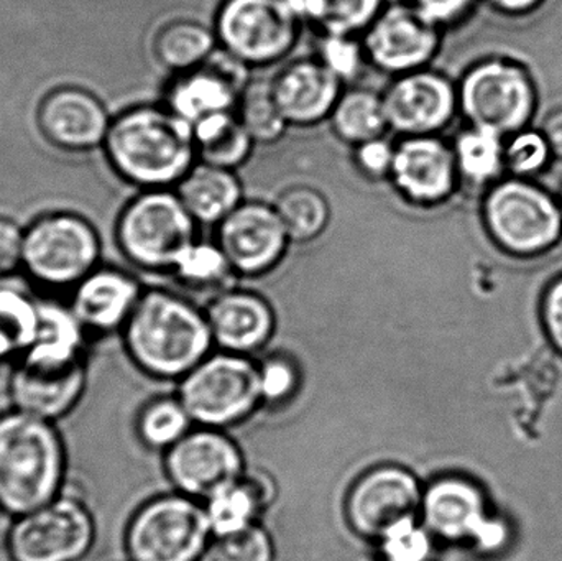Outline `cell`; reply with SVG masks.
<instances>
[{"label":"cell","mask_w":562,"mask_h":561,"mask_svg":"<svg viewBox=\"0 0 562 561\" xmlns=\"http://www.w3.org/2000/svg\"><path fill=\"white\" fill-rule=\"evenodd\" d=\"M122 335L138 371L175 384L216 349L204 305L181 290L164 287L144 290Z\"/></svg>","instance_id":"1"},{"label":"cell","mask_w":562,"mask_h":561,"mask_svg":"<svg viewBox=\"0 0 562 561\" xmlns=\"http://www.w3.org/2000/svg\"><path fill=\"white\" fill-rule=\"evenodd\" d=\"M102 147L115 173L138 190H175L198 161L193 125L161 101L112 119Z\"/></svg>","instance_id":"2"},{"label":"cell","mask_w":562,"mask_h":561,"mask_svg":"<svg viewBox=\"0 0 562 561\" xmlns=\"http://www.w3.org/2000/svg\"><path fill=\"white\" fill-rule=\"evenodd\" d=\"M66 455L53 422L13 411L0 415V509L13 517L59 496Z\"/></svg>","instance_id":"3"},{"label":"cell","mask_w":562,"mask_h":561,"mask_svg":"<svg viewBox=\"0 0 562 561\" xmlns=\"http://www.w3.org/2000/svg\"><path fill=\"white\" fill-rule=\"evenodd\" d=\"M481 223L491 243L518 260L540 259L562 243L558 194L537 180L504 177L482 193Z\"/></svg>","instance_id":"4"},{"label":"cell","mask_w":562,"mask_h":561,"mask_svg":"<svg viewBox=\"0 0 562 561\" xmlns=\"http://www.w3.org/2000/svg\"><path fill=\"white\" fill-rule=\"evenodd\" d=\"M211 25L221 52L252 72L283 65L306 30L291 0H220Z\"/></svg>","instance_id":"5"},{"label":"cell","mask_w":562,"mask_h":561,"mask_svg":"<svg viewBox=\"0 0 562 561\" xmlns=\"http://www.w3.org/2000/svg\"><path fill=\"white\" fill-rule=\"evenodd\" d=\"M200 227L177 191L140 190L119 214L115 239L135 269L170 277Z\"/></svg>","instance_id":"6"},{"label":"cell","mask_w":562,"mask_h":561,"mask_svg":"<svg viewBox=\"0 0 562 561\" xmlns=\"http://www.w3.org/2000/svg\"><path fill=\"white\" fill-rule=\"evenodd\" d=\"M459 111L465 124L508 135L533 125L540 88L520 59L492 55L469 65L458 78Z\"/></svg>","instance_id":"7"},{"label":"cell","mask_w":562,"mask_h":561,"mask_svg":"<svg viewBox=\"0 0 562 561\" xmlns=\"http://www.w3.org/2000/svg\"><path fill=\"white\" fill-rule=\"evenodd\" d=\"M196 427L229 431L263 407L259 359L214 349L177 384Z\"/></svg>","instance_id":"8"},{"label":"cell","mask_w":562,"mask_h":561,"mask_svg":"<svg viewBox=\"0 0 562 561\" xmlns=\"http://www.w3.org/2000/svg\"><path fill=\"white\" fill-rule=\"evenodd\" d=\"M213 542L204 504L177 491L142 504L124 536L128 561H204Z\"/></svg>","instance_id":"9"},{"label":"cell","mask_w":562,"mask_h":561,"mask_svg":"<svg viewBox=\"0 0 562 561\" xmlns=\"http://www.w3.org/2000/svg\"><path fill=\"white\" fill-rule=\"evenodd\" d=\"M99 257L98 233L76 214L42 217L23 237V269L33 280L53 289H75L98 269Z\"/></svg>","instance_id":"10"},{"label":"cell","mask_w":562,"mask_h":561,"mask_svg":"<svg viewBox=\"0 0 562 561\" xmlns=\"http://www.w3.org/2000/svg\"><path fill=\"white\" fill-rule=\"evenodd\" d=\"M425 483L412 468L380 463L360 473L344 496L347 529L357 539L375 543L403 520L419 517Z\"/></svg>","instance_id":"11"},{"label":"cell","mask_w":562,"mask_h":561,"mask_svg":"<svg viewBox=\"0 0 562 561\" xmlns=\"http://www.w3.org/2000/svg\"><path fill=\"white\" fill-rule=\"evenodd\" d=\"M95 542V523L85 503L59 494L16 517L7 536L10 561H81Z\"/></svg>","instance_id":"12"},{"label":"cell","mask_w":562,"mask_h":561,"mask_svg":"<svg viewBox=\"0 0 562 561\" xmlns=\"http://www.w3.org/2000/svg\"><path fill=\"white\" fill-rule=\"evenodd\" d=\"M419 519L436 543L495 550L507 539L504 524L488 516L479 484L456 474L425 483Z\"/></svg>","instance_id":"13"},{"label":"cell","mask_w":562,"mask_h":561,"mask_svg":"<svg viewBox=\"0 0 562 561\" xmlns=\"http://www.w3.org/2000/svg\"><path fill=\"white\" fill-rule=\"evenodd\" d=\"M446 32L408 0L386 2L362 38L370 69L390 79L429 68L441 53Z\"/></svg>","instance_id":"14"},{"label":"cell","mask_w":562,"mask_h":561,"mask_svg":"<svg viewBox=\"0 0 562 561\" xmlns=\"http://www.w3.org/2000/svg\"><path fill=\"white\" fill-rule=\"evenodd\" d=\"M246 455L229 431L194 427L164 453V473L177 493L210 500L247 471Z\"/></svg>","instance_id":"15"},{"label":"cell","mask_w":562,"mask_h":561,"mask_svg":"<svg viewBox=\"0 0 562 561\" xmlns=\"http://www.w3.org/2000/svg\"><path fill=\"white\" fill-rule=\"evenodd\" d=\"M382 96L393 137L445 135L461 117L458 79L435 66L390 79Z\"/></svg>","instance_id":"16"},{"label":"cell","mask_w":562,"mask_h":561,"mask_svg":"<svg viewBox=\"0 0 562 561\" xmlns=\"http://www.w3.org/2000/svg\"><path fill=\"white\" fill-rule=\"evenodd\" d=\"M214 240L239 280L276 272L293 246L276 204L249 198L214 227Z\"/></svg>","instance_id":"17"},{"label":"cell","mask_w":562,"mask_h":561,"mask_svg":"<svg viewBox=\"0 0 562 561\" xmlns=\"http://www.w3.org/2000/svg\"><path fill=\"white\" fill-rule=\"evenodd\" d=\"M386 183L413 210L446 206L461 191L451 141L445 135L396 137L395 160Z\"/></svg>","instance_id":"18"},{"label":"cell","mask_w":562,"mask_h":561,"mask_svg":"<svg viewBox=\"0 0 562 561\" xmlns=\"http://www.w3.org/2000/svg\"><path fill=\"white\" fill-rule=\"evenodd\" d=\"M252 71L217 52L196 68L170 75L161 102L191 125L221 112L236 111Z\"/></svg>","instance_id":"19"},{"label":"cell","mask_w":562,"mask_h":561,"mask_svg":"<svg viewBox=\"0 0 562 561\" xmlns=\"http://www.w3.org/2000/svg\"><path fill=\"white\" fill-rule=\"evenodd\" d=\"M214 348L256 358L269 348L279 328L272 300L247 287L234 285L204 303Z\"/></svg>","instance_id":"20"},{"label":"cell","mask_w":562,"mask_h":561,"mask_svg":"<svg viewBox=\"0 0 562 561\" xmlns=\"http://www.w3.org/2000/svg\"><path fill=\"white\" fill-rule=\"evenodd\" d=\"M270 86L290 128L327 124L346 88L316 53L291 56L270 76Z\"/></svg>","instance_id":"21"},{"label":"cell","mask_w":562,"mask_h":561,"mask_svg":"<svg viewBox=\"0 0 562 561\" xmlns=\"http://www.w3.org/2000/svg\"><path fill=\"white\" fill-rule=\"evenodd\" d=\"M112 119L91 92L61 88L49 92L38 109V125L46 141L69 152L102 147Z\"/></svg>","instance_id":"22"},{"label":"cell","mask_w":562,"mask_h":561,"mask_svg":"<svg viewBox=\"0 0 562 561\" xmlns=\"http://www.w3.org/2000/svg\"><path fill=\"white\" fill-rule=\"evenodd\" d=\"M86 388V366L36 364L20 361L10 379V397L15 411L55 422L75 408Z\"/></svg>","instance_id":"23"},{"label":"cell","mask_w":562,"mask_h":561,"mask_svg":"<svg viewBox=\"0 0 562 561\" xmlns=\"http://www.w3.org/2000/svg\"><path fill=\"white\" fill-rule=\"evenodd\" d=\"M72 290L71 313L82 328L111 333L122 332L145 289L124 270L98 267Z\"/></svg>","instance_id":"24"},{"label":"cell","mask_w":562,"mask_h":561,"mask_svg":"<svg viewBox=\"0 0 562 561\" xmlns=\"http://www.w3.org/2000/svg\"><path fill=\"white\" fill-rule=\"evenodd\" d=\"M277 500V484L272 474L247 468L240 480L204 501L214 539L231 536L262 523V516Z\"/></svg>","instance_id":"25"},{"label":"cell","mask_w":562,"mask_h":561,"mask_svg":"<svg viewBox=\"0 0 562 561\" xmlns=\"http://www.w3.org/2000/svg\"><path fill=\"white\" fill-rule=\"evenodd\" d=\"M200 226L216 227L247 200L239 171L196 161L175 187Z\"/></svg>","instance_id":"26"},{"label":"cell","mask_w":562,"mask_h":561,"mask_svg":"<svg viewBox=\"0 0 562 561\" xmlns=\"http://www.w3.org/2000/svg\"><path fill=\"white\" fill-rule=\"evenodd\" d=\"M505 141L507 137L498 132L469 124L451 138L461 191H477L482 194L507 177Z\"/></svg>","instance_id":"27"},{"label":"cell","mask_w":562,"mask_h":561,"mask_svg":"<svg viewBox=\"0 0 562 561\" xmlns=\"http://www.w3.org/2000/svg\"><path fill=\"white\" fill-rule=\"evenodd\" d=\"M217 48L213 25L187 15L161 23L151 40L155 61L170 75L203 65Z\"/></svg>","instance_id":"28"},{"label":"cell","mask_w":562,"mask_h":561,"mask_svg":"<svg viewBox=\"0 0 562 561\" xmlns=\"http://www.w3.org/2000/svg\"><path fill=\"white\" fill-rule=\"evenodd\" d=\"M327 124L334 137L349 148L372 138L392 135L382 91L362 82L344 88Z\"/></svg>","instance_id":"29"},{"label":"cell","mask_w":562,"mask_h":561,"mask_svg":"<svg viewBox=\"0 0 562 561\" xmlns=\"http://www.w3.org/2000/svg\"><path fill=\"white\" fill-rule=\"evenodd\" d=\"M198 161L239 171L252 158L257 144L236 111L210 115L193 124Z\"/></svg>","instance_id":"30"},{"label":"cell","mask_w":562,"mask_h":561,"mask_svg":"<svg viewBox=\"0 0 562 561\" xmlns=\"http://www.w3.org/2000/svg\"><path fill=\"white\" fill-rule=\"evenodd\" d=\"M171 279L177 289L188 295L207 299L237 285L239 277L234 272L226 254L216 240L198 239L178 259Z\"/></svg>","instance_id":"31"},{"label":"cell","mask_w":562,"mask_h":561,"mask_svg":"<svg viewBox=\"0 0 562 561\" xmlns=\"http://www.w3.org/2000/svg\"><path fill=\"white\" fill-rule=\"evenodd\" d=\"M272 203L279 211L293 246L316 243L333 223L329 198L313 184H288L281 188Z\"/></svg>","instance_id":"32"},{"label":"cell","mask_w":562,"mask_h":561,"mask_svg":"<svg viewBox=\"0 0 562 561\" xmlns=\"http://www.w3.org/2000/svg\"><path fill=\"white\" fill-rule=\"evenodd\" d=\"M317 36H362L386 0H291Z\"/></svg>","instance_id":"33"},{"label":"cell","mask_w":562,"mask_h":561,"mask_svg":"<svg viewBox=\"0 0 562 561\" xmlns=\"http://www.w3.org/2000/svg\"><path fill=\"white\" fill-rule=\"evenodd\" d=\"M82 329L71 310L40 306L38 336L20 361L55 366L82 361Z\"/></svg>","instance_id":"34"},{"label":"cell","mask_w":562,"mask_h":561,"mask_svg":"<svg viewBox=\"0 0 562 561\" xmlns=\"http://www.w3.org/2000/svg\"><path fill=\"white\" fill-rule=\"evenodd\" d=\"M236 114L257 147L277 144L290 131L273 96L270 76H252L249 79L240 94Z\"/></svg>","instance_id":"35"},{"label":"cell","mask_w":562,"mask_h":561,"mask_svg":"<svg viewBox=\"0 0 562 561\" xmlns=\"http://www.w3.org/2000/svg\"><path fill=\"white\" fill-rule=\"evenodd\" d=\"M40 306L15 290L0 289V362L22 359L38 336Z\"/></svg>","instance_id":"36"},{"label":"cell","mask_w":562,"mask_h":561,"mask_svg":"<svg viewBox=\"0 0 562 561\" xmlns=\"http://www.w3.org/2000/svg\"><path fill=\"white\" fill-rule=\"evenodd\" d=\"M194 427L193 418L177 394L154 399L137 417V435L142 444L160 453L183 440Z\"/></svg>","instance_id":"37"},{"label":"cell","mask_w":562,"mask_h":561,"mask_svg":"<svg viewBox=\"0 0 562 561\" xmlns=\"http://www.w3.org/2000/svg\"><path fill=\"white\" fill-rule=\"evenodd\" d=\"M554 157L550 142L540 125L521 128L508 135L505 141V165L508 177L537 180L544 171L550 170Z\"/></svg>","instance_id":"38"},{"label":"cell","mask_w":562,"mask_h":561,"mask_svg":"<svg viewBox=\"0 0 562 561\" xmlns=\"http://www.w3.org/2000/svg\"><path fill=\"white\" fill-rule=\"evenodd\" d=\"M372 546L379 561H431L438 543L422 519L412 517L386 530Z\"/></svg>","instance_id":"39"},{"label":"cell","mask_w":562,"mask_h":561,"mask_svg":"<svg viewBox=\"0 0 562 561\" xmlns=\"http://www.w3.org/2000/svg\"><path fill=\"white\" fill-rule=\"evenodd\" d=\"M314 53L346 86L359 85L372 71L360 36H317Z\"/></svg>","instance_id":"40"},{"label":"cell","mask_w":562,"mask_h":561,"mask_svg":"<svg viewBox=\"0 0 562 561\" xmlns=\"http://www.w3.org/2000/svg\"><path fill=\"white\" fill-rule=\"evenodd\" d=\"M272 534L262 526L247 527L231 536L214 539L210 559L213 561H276Z\"/></svg>","instance_id":"41"},{"label":"cell","mask_w":562,"mask_h":561,"mask_svg":"<svg viewBox=\"0 0 562 561\" xmlns=\"http://www.w3.org/2000/svg\"><path fill=\"white\" fill-rule=\"evenodd\" d=\"M263 407H283L300 391V366L291 356L277 352L259 359Z\"/></svg>","instance_id":"42"},{"label":"cell","mask_w":562,"mask_h":561,"mask_svg":"<svg viewBox=\"0 0 562 561\" xmlns=\"http://www.w3.org/2000/svg\"><path fill=\"white\" fill-rule=\"evenodd\" d=\"M395 147L396 138L393 135H383L350 148V160L363 180L386 183L395 160Z\"/></svg>","instance_id":"43"},{"label":"cell","mask_w":562,"mask_h":561,"mask_svg":"<svg viewBox=\"0 0 562 561\" xmlns=\"http://www.w3.org/2000/svg\"><path fill=\"white\" fill-rule=\"evenodd\" d=\"M408 2L435 25L448 32L449 29H454L469 19L477 0H408Z\"/></svg>","instance_id":"44"},{"label":"cell","mask_w":562,"mask_h":561,"mask_svg":"<svg viewBox=\"0 0 562 561\" xmlns=\"http://www.w3.org/2000/svg\"><path fill=\"white\" fill-rule=\"evenodd\" d=\"M541 325L551 345L562 355V273L544 287L540 300Z\"/></svg>","instance_id":"45"},{"label":"cell","mask_w":562,"mask_h":561,"mask_svg":"<svg viewBox=\"0 0 562 561\" xmlns=\"http://www.w3.org/2000/svg\"><path fill=\"white\" fill-rule=\"evenodd\" d=\"M23 237L25 233L15 223L0 217V279L22 267Z\"/></svg>","instance_id":"46"},{"label":"cell","mask_w":562,"mask_h":561,"mask_svg":"<svg viewBox=\"0 0 562 561\" xmlns=\"http://www.w3.org/2000/svg\"><path fill=\"white\" fill-rule=\"evenodd\" d=\"M543 134L550 142L551 152H553L554 160L562 161V105L553 109L540 125Z\"/></svg>","instance_id":"47"},{"label":"cell","mask_w":562,"mask_h":561,"mask_svg":"<svg viewBox=\"0 0 562 561\" xmlns=\"http://www.w3.org/2000/svg\"><path fill=\"white\" fill-rule=\"evenodd\" d=\"M485 2L504 15L520 16L535 12L543 0H485Z\"/></svg>","instance_id":"48"},{"label":"cell","mask_w":562,"mask_h":561,"mask_svg":"<svg viewBox=\"0 0 562 561\" xmlns=\"http://www.w3.org/2000/svg\"><path fill=\"white\" fill-rule=\"evenodd\" d=\"M558 201H560L561 214H562V188L560 193H558Z\"/></svg>","instance_id":"49"}]
</instances>
